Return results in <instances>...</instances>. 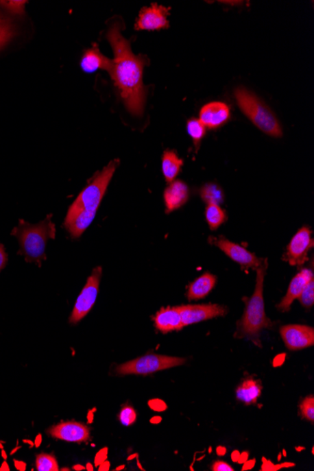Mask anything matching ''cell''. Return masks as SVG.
<instances>
[{
  "mask_svg": "<svg viewBox=\"0 0 314 471\" xmlns=\"http://www.w3.org/2000/svg\"><path fill=\"white\" fill-rule=\"evenodd\" d=\"M106 37L114 53L113 67L110 73L114 85L120 92L129 112L139 117L143 115L145 106L143 69L148 60L145 56L133 54L130 42L121 35V27L118 23L110 27Z\"/></svg>",
  "mask_w": 314,
  "mask_h": 471,
  "instance_id": "cell-1",
  "label": "cell"
},
{
  "mask_svg": "<svg viewBox=\"0 0 314 471\" xmlns=\"http://www.w3.org/2000/svg\"><path fill=\"white\" fill-rule=\"evenodd\" d=\"M120 160L110 162L81 191L65 217L64 226L73 238H80L92 224Z\"/></svg>",
  "mask_w": 314,
  "mask_h": 471,
  "instance_id": "cell-2",
  "label": "cell"
},
{
  "mask_svg": "<svg viewBox=\"0 0 314 471\" xmlns=\"http://www.w3.org/2000/svg\"><path fill=\"white\" fill-rule=\"evenodd\" d=\"M267 259H263L262 265L257 268V277L254 293L245 305L244 313L237 323V338H249L259 344L260 334L263 329L272 326V322L265 314V300H263V285L267 276Z\"/></svg>",
  "mask_w": 314,
  "mask_h": 471,
  "instance_id": "cell-3",
  "label": "cell"
},
{
  "mask_svg": "<svg viewBox=\"0 0 314 471\" xmlns=\"http://www.w3.org/2000/svg\"><path fill=\"white\" fill-rule=\"evenodd\" d=\"M51 219L52 215H49L44 221L35 225L20 220L19 226L12 230V235L19 241V253L24 256L27 262L40 265L42 261L47 259V241L56 237V226Z\"/></svg>",
  "mask_w": 314,
  "mask_h": 471,
  "instance_id": "cell-4",
  "label": "cell"
},
{
  "mask_svg": "<svg viewBox=\"0 0 314 471\" xmlns=\"http://www.w3.org/2000/svg\"><path fill=\"white\" fill-rule=\"evenodd\" d=\"M234 97L242 112L261 131L273 138H282V128L273 111L254 93L239 87L234 90Z\"/></svg>",
  "mask_w": 314,
  "mask_h": 471,
  "instance_id": "cell-5",
  "label": "cell"
},
{
  "mask_svg": "<svg viewBox=\"0 0 314 471\" xmlns=\"http://www.w3.org/2000/svg\"><path fill=\"white\" fill-rule=\"evenodd\" d=\"M186 359L177 357L164 356V354H149L133 361L125 362L116 367V374L121 376L136 374V376H148V374L174 368L186 363Z\"/></svg>",
  "mask_w": 314,
  "mask_h": 471,
  "instance_id": "cell-6",
  "label": "cell"
},
{
  "mask_svg": "<svg viewBox=\"0 0 314 471\" xmlns=\"http://www.w3.org/2000/svg\"><path fill=\"white\" fill-rule=\"evenodd\" d=\"M101 278H102V267H95L93 270L92 275L88 278L84 288L82 289L80 295H78L77 300L75 301V307H73L69 318L70 324L75 325V324L80 323L92 310L95 306L96 298H97Z\"/></svg>",
  "mask_w": 314,
  "mask_h": 471,
  "instance_id": "cell-7",
  "label": "cell"
},
{
  "mask_svg": "<svg viewBox=\"0 0 314 471\" xmlns=\"http://www.w3.org/2000/svg\"><path fill=\"white\" fill-rule=\"evenodd\" d=\"M209 242L212 245H216L219 250H221L230 259L237 263L242 267L256 270L262 265L263 259L258 258L254 253L249 252L244 247H242L241 245L230 241L227 238L211 237L209 238Z\"/></svg>",
  "mask_w": 314,
  "mask_h": 471,
  "instance_id": "cell-8",
  "label": "cell"
},
{
  "mask_svg": "<svg viewBox=\"0 0 314 471\" xmlns=\"http://www.w3.org/2000/svg\"><path fill=\"white\" fill-rule=\"evenodd\" d=\"M313 247L311 230L302 227L293 235L283 256V260L292 267H301L308 261L309 252Z\"/></svg>",
  "mask_w": 314,
  "mask_h": 471,
  "instance_id": "cell-9",
  "label": "cell"
},
{
  "mask_svg": "<svg viewBox=\"0 0 314 471\" xmlns=\"http://www.w3.org/2000/svg\"><path fill=\"white\" fill-rule=\"evenodd\" d=\"M227 311L225 306L219 305V304L180 306L182 323L184 326L226 315Z\"/></svg>",
  "mask_w": 314,
  "mask_h": 471,
  "instance_id": "cell-10",
  "label": "cell"
},
{
  "mask_svg": "<svg viewBox=\"0 0 314 471\" xmlns=\"http://www.w3.org/2000/svg\"><path fill=\"white\" fill-rule=\"evenodd\" d=\"M280 336L286 347L291 351L302 350L314 344V329L303 325L282 326Z\"/></svg>",
  "mask_w": 314,
  "mask_h": 471,
  "instance_id": "cell-11",
  "label": "cell"
},
{
  "mask_svg": "<svg viewBox=\"0 0 314 471\" xmlns=\"http://www.w3.org/2000/svg\"><path fill=\"white\" fill-rule=\"evenodd\" d=\"M169 8L153 3L151 7L143 8L139 12L135 29L136 30H159L168 29Z\"/></svg>",
  "mask_w": 314,
  "mask_h": 471,
  "instance_id": "cell-12",
  "label": "cell"
},
{
  "mask_svg": "<svg viewBox=\"0 0 314 471\" xmlns=\"http://www.w3.org/2000/svg\"><path fill=\"white\" fill-rule=\"evenodd\" d=\"M47 434L54 439L67 442H87L90 439V430L87 425L78 422H65L54 425L47 430Z\"/></svg>",
  "mask_w": 314,
  "mask_h": 471,
  "instance_id": "cell-13",
  "label": "cell"
},
{
  "mask_svg": "<svg viewBox=\"0 0 314 471\" xmlns=\"http://www.w3.org/2000/svg\"><path fill=\"white\" fill-rule=\"evenodd\" d=\"M230 118V108L223 102H211L202 106L200 119L202 125L208 129H217L224 125Z\"/></svg>",
  "mask_w": 314,
  "mask_h": 471,
  "instance_id": "cell-14",
  "label": "cell"
},
{
  "mask_svg": "<svg viewBox=\"0 0 314 471\" xmlns=\"http://www.w3.org/2000/svg\"><path fill=\"white\" fill-rule=\"evenodd\" d=\"M313 278V270L308 269V268H304L300 273H298L293 278V280H291L285 298L278 304V310L282 311V313H288L293 301L298 300L304 289Z\"/></svg>",
  "mask_w": 314,
  "mask_h": 471,
  "instance_id": "cell-15",
  "label": "cell"
},
{
  "mask_svg": "<svg viewBox=\"0 0 314 471\" xmlns=\"http://www.w3.org/2000/svg\"><path fill=\"white\" fill-rule=\"evenodd\" d=\"M189 199V189L186 184L183 181H180V180L172 182L164 192V202L167 214L183 207Z\"/></svg>",
  "mask_w": 314,
  "mask_h": 471,
  "instance_id": "cell-16",
  "label": "cell"
},
{
  "mask_svg": "<svg viewBox=\"0 0 314 471\" xmlns=\"http://www.w3.org/2000/svg\"><path fill=\"white\" fill-rule=\"evenodd\" d=\"M154 321L157 330L164 334L181 330L184 328L182 323L180 306L161 309L157 311Z\"/></svg>",
  "mask_w": 314,
  "mask_h": 471,
  "instance_id": "cell-17",
  "label": "cell"
},
{
  "mask_svg": "<svg viewBox=\"0 0 314 471\" xmlns=\"http://www.w3.org/2000/svg\"><path fill=\"white\" fill-rule=\"evenodd\" d=\"M80 66L81 69L88 73H95L100 69L110 73L112 70L113 62L100 52L97 45H95L90 49L85 50L81 59Z\"/></svg>",
  "mask_w": 314,
  "mask_h": 471,
  "instance_id": "cell-18",
  "label": "cell"
},
{
  "mask_svg": "<svg viewBox=\"0 0 314 471\" xmlns=\"http://www.w3.org/2000/svg\"><path fill=\"white\" fill-rule=\"evenodd\" d=\"M217 283V277L210 273L196 278L187 287V298L189 300H200L206 298L212 292Z\"/></svg>",
  "mask_w": 314,
  "mask_h": 471,
  "instance_id": "cell-19",
  "label": "cell"
},
{
  "mask_svg": "<svg viewBox=\"0 0 314 471\" xmlns=\"http://www.w3.org/2000/svg\"><path fill=\"white\" fill-rule=\"evenodd\" d=\"M262 391L263 387L260 381L254 379H247L238 387L237 398L238 401L244 402L245 404H255L262 394Z\"/></svg>",
  "mask_w": 314,
  "mask_h": 471,
  "instance_id": "cell-20",
  "label": "cell"
},
{
  "mask_svg": "<svg viewBox=\"0 0 314 471\" xmlns=\"http://www.w3.org/2000/svg\"><path fill=\"white\" fill-rule=\"evenodd\" d=\"M184 162L180 159L176 152L165 151L162 157V171L167 183L171 184L176 181L183 167Z\"/></svg>",
  "mask_w": 314,
  "mask_h": 471,
  "instance_id": "cell-21",
  "label": "cell"
},
{
  "mask_svg": "<svg viewBox=\"0 0 314 471\" xmlns=\"http://www.w3.org/2000/svg\"><path fill=\"white\" fill-rule=\"evenodd\" d=\"M205 217L208 226L212 230L219 229L226 221L227 215L219 204H207L205 209Z\"/></svg>",
  "mask_w": 314,
  "mask_h": 471,
  "instance_id": "cell-22",
  "label": "cell"
},
{
  "mask_svg": "<svg viewBox=\"0 0 314 471\" xmlns=\"http://www.w3.org/2000/svg\"><path fill=\"white\" fill-rule=\"evenodd\" d=\"M202 201L207 204H220L224 201V193L220 186L215 184H208L201 189Z\"/></svg>",
  "mask_w": 314,
  "mask_h": 471,
  "instance_id": "cell-23",
  "label": "cell"
},
{
  "mask_svg": "<svg viewBox=\"0 0 314 471\" xmlns=\"http://www.w3.org/2000/svg\"><path fill=\"white\" fill-rule=\"evenodd\" d=\"M186 130L189 135L191 136L194 145L197 150L200 144H201L202 139L204 138L205 134H206V128L202 125V121L199 119H190L187 121Z\"/></svg>",
  "mask_w": 314,
  "mask_h": 471,
  "instance_id": "cell-24",
  "label": "cell"
},
{
  "mask_svg": "<svg viewBox=\"0 0 314 471\" xmlns=\"http://www.w3.org/2000/svg\"><path fill=\"white\" fill-rule=\"evenodd\" d=\"M15 27L11 19L0 14V49L14 38Z\"/></svg>",
  "mask_w": 314,
  "mask_h": 471,
  "instance_id": "cell-25",
  "label": "cell"
},
{
  "mask_svg": "<svg viewBox=\"0 0 314 471\" xmlns=\"http://www.w3.org/2000/svg\"><path fill=\"white\" fill-rule=\"evenodd\" d=\"M36 468L38 471L60 470L59 464L54 455H47V453H40L37 455Z\"/></svg>",
  "mask_w": 314,
  "mask_h": 471,
  "instance_id": "cell-26",
  "label": "cell"
},
{
  "mask_svg": "<svg viewBox=\"0 0 314 471\" xmlns=\"http://www.w3.org/2000/svg\"><path fill=\"white\" fill-rule=\"evenodd\" d=\"M300 413L304 419L309 420L311 424L314 422V397L309 395L300 404Z\"/></svg>",
  "mask_w": 314,
  "mask_h": 471,
  "instance_id": "cell-27",
  "label": "cell"
},
{
  "mask_svg": "<svg viewBox=\"0 0 314 471\" xmlns=\"http://www.w3.org/2000/svg\"><path fill=\"white\" fill-rule=\"evenodd\" d=\"M298 300L304 308L311 309L313 307L314 304V278L304 289Z\"/></svg>",
  "mask_w": 314,
  "mask_h": 471,
  "instance_id": "cell-28",
  "label": "cell"
},
{
  "mask_svg": "<svg viewBox=\"0 0 314 471\" xmlns=\"http://www.w3.org/2000/svg\"><path fill=\"white\" fill-rule=\"evenodd\" d=\"M119 420L125 426H131V425L135 424L136 420V410L131 406L123 407L121 410L120 414H119Z\"/></svg>",
  "mask_w": 314,
  "mask_h": 471,
  "instance_id": "cell-29",
  "label": "cell"
},
{
  "mask_svg": "<svg viewBox=\"0 0 314 471\" xmlns=\"http://www.w3.org/2000/svg\"><path fill=\"white\" fill-rule=\"evenodd\" d=\"M27 1H0V6L14 14H23L25 12V5Z\"/></svg>",
  "mask_w": 314,
  "mask_h": 471,
  "instance_id": "cell-30",
  "label": "cell"
},
{
  "mask_svg": "<svg viewBox=\"0 0 314 471\" xmlns=\"http://www.w3.org/2000/svg\"><path fill=\"white\" fill-rule=\"evenodd\" d=\"M149 407H151V409H153L154 411L156 412H163L165 410H167L168 409V406H167L166 402L163 401V400L160 399H153L150 400L148 402Z\"/></svg>",
  "mask_w": 314,
  "mask_h": 471,
  "instance_id": "cell-31",
  "label": "cell"
},
{
  "mask_svg": "<svg viewBox=\"0 0 314 471\" xmlns=\"http://www.w3.org/2000/svg\"><path fill=\"white\" fill-rule=\"evenodd\" d=\"M108 450L106 447L103 448V449H101L97 453H96L95 458V467H99V466L102 464L103 462H105V461L108 459Z\"/></svg>",
  "mask_w": 314,
  "mask_h": 471,
  "instance_id": "cell-32",
  "label": "cell"
},
{
  "mask_svg": "<svg viewBox=\"0 0 314 471\" xmlns=\"http://www.w3.org/2000/svg\"><path fill=\"white\" fill-rule=\"evenodd\" d=\"M212 470L214 471H234V468L232 466L224 462V461H216L212 465Z\"/></svg>",
  "mask_w": 314,
  "mask_h": 471,
  "instance_id": "cell-33",
  "label": "cell"
},
{
  "mask_svg": "<svg viewBox=\"0 0 314 471\" xmlns=\"http://www.w3.org/2000/svg\"><path fill=\"white\" fill-rule=\"evenodd\" d=\"M8 263V255L5 250L4 245L0 244V271L6 267Z\"/></svg>",
  "mask_w": 314,
  "mask_h": 471,
  "instance_id": "cell-34",
  "label": "cell"
},
{
  "mask_svg": "<svg viewBox=\"0 0 314 471\" xmlns=\"http://www.w3.org/2000/svg\"><path fill=\"white\" fill-rule=\"evenodd\" d=\"M14 466L20 471H25L27 468L26 463L23 461L14 460Z\"/></svg>",
  "mask_w": 314,
  "mask_h": 471,
  "instance_id": "cell-35",
  "label": "cell"
},
{
  "mask_svg": "<svg viewBox=\"0 0 314 471\" xmlns=\"http://www.w3.org/2000/svg\"><path fill=\"white\" fill-rule=\"evenodd\" d=\"M256 463L255 459H252L250 461H245V463H243L244 464V467H243V470H252V468H254Z\"/></svg>",
  "mask_w": 314,
  "mask_h": 471,
  "instance_id": "cell-36",
  "label": "cell"
},
{
  "mask_svg": "<svg viewBox=\"0 0 314 471\" xmlns=\"http://www.w3.org/2000/svg\"><path fill=\"white\" fill-rule=\"evenodd\" d=\"M285 361V354L276 357L274 359V366H280Z\"/></svg>",
  "mask_w": 314,
  "mask_h": 471,
  "instance_id": "cell-37",
  "label": "cell"
},
{
  "mask_svg": "<svg viewBox=\"0 0 314 471\" xmlns=\"http://www.w3.org/2000/svg\"><path fill=\"white\" fill-rule=\"evenodd\" d=\"M249 452H244L242 453H240V457L239 459H238L237 462L240 463V464H243V463H245V461L249 460Z\"/></svg>",
  "mask_w": 314,
  "mask_h": 471,
  "instance_id": "cell-38",
  "label": "cell"
},
{
  "mask_svg": "<svg viewBox=\"0 0 314 471\" xmlns=\"http://www.w3.org/2000/svg\"><path fill=\"white\" fill-rule=\"evenodd\" d=\"M110 463L108 462V460H106L105 462H103L102 464L99 466V470L100 471H108L110 470Z\"/></svg>",
  "mask_w": 314,
  "mask_h": 471,
  "instance_id": "cell-39",
  "label": "cell"
},
{
  "mask_svg": "<svg viewBox=\"0 0 314 471\" xmlns=\"http://www.w3.org/2000/svg\"><path fill=\"white\" fill-rule=\"evenodd\" d=\"M239 457L240 452H238V450H235V452H232V459L234 462H237L238 459H239Z\"/></svg>",
  "mask_w": 314,
  "mask_h": 471,
  "instance_id": "cell-40",
  "label": "cell"
},
{
  "mask_svg": "<svg viewBox=\"0 0 314 471\" xmlns=\"http://www.w3.org/2000/svg\"><path fill=\"white\" fill-rule=\"evenodd\" d=\"M161 420H162L161 417L156 416V417H154L153 419H151L150 422H151V424H160Z\"/></svg>",
  "mask_w": 314,
  "mask_h": 471,
  "instance_id": "cell-41",
  "label": "cell"
},
{
  "mask_svg": "<svg viewBox=\"0 0 314 471\" xmlns=\"http://www.w3.org/2000/svg\"><path fill=\"white\" fill-rule=\"evenodd\" d=\"M217 452L219 455H224L225 453H226L227 450L225 449L224 447H221V446H220V447L217 448Z\"/></svg>",
  "mask_w": 314,
  "mask_h": 471,
  "instance_id": "cell-42",
  "label": "cell"
},
{
  "mask_svg": "<svg viewBox=\"0 0 314 471\" xmlns=\"http://www.w3.org/2000/svg\"><path fill=\"white\" fill-rule=\"evenodd\" d=\"M40 442H42V435H38L36 439H35V446H36V447H39Z\"/></svg>",
  "mask_w": 314,
  "mask_h": 471,
  "instance_id": "cell-43",
  "label": "cell"
},
{
  "mask_svg": "<svg viewBox=\"0 0 314 471\" xmlns=\"http://www.w3.org/2000/svg\"><path fill=\"white\" fill-rule=\"evenodd\" d=\"M0 470H1V471H9L10 470V467H9V465H8L7 462H3V464H2L1 468H0Z\"/></svg>",
  "mask_w": 314,
  "mask_h": 471,
  "instance_id": "cell-44",
  "label": "cell"
},
{
  "mask_svg": "<svg viewBox=\"0 0 314 471\" xmlns=\"http://www.w3.org/2000/svg\"><path fill=\"white\" fill-rule=\"evenodd\" d=\"M73 470H77V471H80V470H85V468L83 467V466H81V465H75V466H73Z\"/></svg>",
  "mask_w": 314,
  "mask_h": 471,
  "instance_id": "cell-45",
  "label": "cell"
},
{
  "mask_svg": "<svg viewBox=\"0 0 314 471\" xmlns=\"http://www.w3.org/2000/svg\"><path fill=\"white\" fill-rule=\"evenodd\" d=\"M86 468H87V470H88V471H93V465L90 464V463H88L87 466H86Z\"/></svg>",
  "mask_w": 314,
  "mask_h": 471,
  "instance_id": "cell-46",
  "label": "cell"
},
{
  "mask_svg": "<svg viewBox=\"0 0 314 471\" xmlns=\"http://www.w3.org/2000/svg\"><path fill=\"white\" fill-rule=\"evenodd\" d=\"M2 457H3L4 459L7 458L6 453H5L4 450H2Z\"/></svg>",
  "mask_w": 314,
  "mask_h": 471,
  "instance_id": "cell-47",
  "label": "cell"
}]
</instances>
